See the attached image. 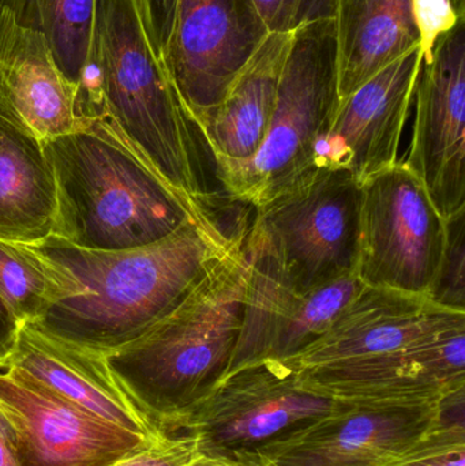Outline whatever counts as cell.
Here are the masks:
<instances>
[{
	"label": "cell",
	"instance_id": "cell-29",
	"mask_svg": "<svg viewBox=\"0 0 465 466\" xmlns=\"http://www.w3.org/2000/svg\"><path fill=\"white\" fill-rule=\"evenodd\" d=\"M268 32H292L300 0H248Z\"/></svg>",
	"mask_w": 465,
	"mask_h": 466
},
{
	"label": "cell",
	"instance_id": "cell-17",
	"mask_svg": "<svg viewBox=\"0 0 465 466\" xmlns=\"http://www.w3.org/2000/svg\"><path fill=\"white\" fill-rule=\"evenodd\" d=\"M76 104L45 37L0 7V116L48 141L81 126Z\"/></svg>",
	"mask_w": 465,
	"mask_h": 466
},
{
	"label": "cell",
	"instance_id": "cell-25",
	"mask_svg": "<svg viewBox=\"0 0 465 466\" xmlns=\"http://www.w3.org/2000/svg\"><path fill=\"white\" fill-rule=\"evenodd\" d=\"M445 244L428 298L437 306L465 312V209L445 218Z\"/></svg>",
	"mask_w": 465,
	"mask_h": 466
},
{
	"label": "cell",
	"instance_id": "cell-2",
	"mask_svg": "<svg viewBox=\"0 0 465 466\" xmlns=\"http://www.w3.org/2000/svg\"><path fill=\"white\" fill-rule=\"evenodd\" d=\"M76 116L108 117L198 218L213 216L204 141L147 35L138 0H96Z\"/></svg>",
	"mask_w": 465,
	"mask_h": 466
},
{
	"label": "cell",
	"instance_id": "cell-18",
	"mask_svg": "<svg viewBox=\"0 0 465 466\" xmlns=\"http://www.w3.org/2000/svg\"><path fill=\"white\" fill-rule=\"evenodd\" d=\"M7 369L27 375L106 423L150 440L166 437L115 380L106 356L100 353L51 339L24 325Z\"/></svg>",
	"mask_w": 465,
	"mask_h": 466
},
{
	"label": "cell",
	"instance_id": "cell-21",
	"mask_svg": "<svg viewBox=\"0 0 465 466\" xmlns=\"http://www.w3.org/2000/svg\"><path fill=\"white\" fill-rule=\"evenodd\" d=\"M56 183L45 145L0 116V240L37 244L54 235Z\"/></svg>",
	"mask_w": 465,
	"mask_h": 466
},
{
	"label": "cell",
	"instance_id": "cell-5",
	"mask_svg": "<svg viewBox=\"0 0 465 466\" xmlns=\"http://www.w3.org/2000/svg\"><path fill=\"white\" fill-rule=\"evenodd\" d=\"M338 46L333 18L292 30L264 144L251 160L216 166L229 198L254 209L305 182L316 171V149L338 111Z\"/></svg>",
	"mask_w": 465,
	"mask_h": 466
},
{
	"label": "cell",
	"instance_id": "cell-16",
	"mask_svg": "<svg viewBox=\"0 0 465 466\" xmlns=\"http://www.w3.org/2000/svg\"><path fill=\"white\" fill-rule=\"evenodd\" d=\"M464 318L428 296L365 285L314 344L286 363L308 369L390 352Z\"/></svg>",
	"mask_w": 465,
	"mask_h": 466
},
{
	"label": "cell",
	"instance_id": "cell-31",
	"mask_svg": "<svg viewBox=\"0 0 465 466\" xmlns=\"http://www.w3.org/2000/svg\"><path fill=\"white\" fill-rule=\"evenodd\" d=\"M333 10H335V0H300L297 26L316 19L332 18Z\"/></svg>",
	"mask_w": 465,
	"mask_h": 466
},
{
	"label": "cell",
	"instance_id": "cell-23",
	"mask_svg": "<svg viewBox=\"0 0 465 466\" xmlns=\"http://www.w3.org/2000/svg\"><path fill=\"white\" fill-rule=\"evenodd\" d=\"M0 293L24 325L35 322L59 295L54 266L33 244L0 240Z\"/></svg>",
	"mask_w": 465,
	"mask_h": 466
},
{
	"label": "cell",
	"instance_id": "cell-19",
	"mask_svg": "<svg viewBox=\"0 0 465 466\" xmlns=\"http://www.w3.org/2000/svg\"><path fill=\"white\" fill-rule=\"evenodd\" d=\"M291 40L292 32L269 33L223 101L197 123L215 167L246 163L264 144Z\"/></svg>",
	"mask_w": 465,
	"mask_h": 466
},
{
	"label": "cell",
	"instance_id": "cell-12",
	"mask_svg": "<svg viewBox=\"0 0 465 466\" xmlns=\"http://www.w3.org/2000/svg\"><path fill=\"white\" fill-rule=\"evenodd\" d=\"M268 35L248 0H179L163 60L196 125L223 101Z\"/></svg>",
	"mask_w": 465,
	"mask_h": 466
},
{
	"label": "cell",
	"instance_id": "cell-27",
	"mask_svg": "<svg viewBox=\"0 0 465 466\" xmlns=\"http://www.w3.org/2000/svg\"><path fill=\"white\" fill-rule=\"evenodd\" d=\"M197 457L196 440L180 432L160 438L115 466H187Z\"/></svg>",
	"mask_w": 465,
	"mask_h": 466
},
{
	"label": "cell",
	"instance_id": "cell-20",
	"mask_svg": "<svg viewBox=\"0 0 465 466\" xmlns=\"http://www.w3.org/2000/svg\"><path fill=\"white\" fill-rule=\"evenodd\" d=\"M332 18L340 100L399 57L420 48L411 0H335Z\"/></svg>",
	"mask_w": 465,
	"mask_h": 466
},
{
	"label": "cell",
	"instance_id": "cell-3",
	"mask_svg": "<svg viewBox=\"0 0 465 466\" xmlns=\"http://www.w3.org/2000/svg\"><path fill=\"white\" fill-rule=\"evenodd\" d=\"M246 229H237L228 251L168 315L106 356L115 380L166 437L179 434L231 369L248 292Z\"/></svg>",
	"mask_w": 465,
	"mask_h": 466
},
{
	"label": "cell",
	"instance_id": "cell-10",
	"mask_svg": "<svg viewBox=\"0 0 465 466\" xmlns=\"http://www.w3.org/2000/svg\"><path fill=\"white\" fill-rule=\"evenodd\" d=\"M0 410L21 466H115L158 441L106 423L13 369L0 374Z\"/></svg>",
	"mask_w": 465,
	"mask_h": 466
},
{
	"label": "cell",
	"instance_id": "cell-4",
	"mask_svg": "<svg viewBox=\"0 0 465 466\" xmlns=\"http://www.w3.org/2000/svg\"><path fill=\"white\" fill-rule=\"evenodd\" d=\"M44 145L56 183L52 236L73 246L139 248L202 220L106 116Z\"/></svg>",
	"mask_w": 465,
	"mask_h": 466
},
{
	"label": "cell",
	"instance_id": "cell-11",
	"mask_svg": "<svg viewBox=\"0 0 465 466\" xmlns=\"http://www.w3.org/2000/svg\"><path fill=\"white\" fill-rule=\"evenodd\" d=\"M414 98V130L403 163L448 218L465 209V19L423 60Z\"/></svg>",
	"mask_w": 465,
	"mask_h": 466
},
{
	"label": "cell",
	"instance_id": "cell-26",
	"mask_svg": "<svg viewBox=\"0 0 465 466\" xmlns=\"http://www.w3.org/2000/svg\"><path fill=\"white\" fill-rule=\"evenodd\" d=\"M411 8L423 60L430 57L442 35L465 19V0H411Z\"/></svg>",
	"mask_w": 465,
	"mask_h": 466
},
{
	"label": "cell",
	"instance_id": "cell-28",
	"mask_svg": "<svg viewBox=\"0 0 465 466\" xmlns=\"http://www.w3.org/2000/svg\"><path fill=\"white\" fill-rule=\"evenodd\" d=\"M139 10L144 16L147 35L153 46L163 57L168 43L179 0H138Z\"/></svg>",
	"mask_w": 465,
	"mask_h": 466
},
{
	"label": "cell",
	"instance_id": "cell-34",
	"mask_svg": "<svg viewBox=\"0 0 465 466\" xmlns=\"http://www.w3.org/2000/svg\"><path fill=\"white\" fill-rule=\"evenodd\" d=\"M269 466H276V465H269Z\"/></svg>",
	"mask_w": 465,
	"mask_h": 466
},
{
	"label": "cell",
	"instance_id": "cell-33",
	"mask_svg": "<svg viewBox=\"0 0 465 466\" xmlns=\"http://www.w3.org/2000/svg\"><path fill=\"white\" fill-rule=\"evenodd\" d=\"M187 466H232L226 464V462L217 461V460L207 459V457L198 456L190 462Z\"/></svg>",
	"mask_w": 465,
	"mask_h": 466
},
{
	"label": "cell",
	"instance_id": "cell-9",
	"mask_svg": "<svg viewBox=\"0 0 465 466\" xmlns=\"http://www.w3.org/2000/svg\"><path fill=\"white\" fill-rule=\"evenodd\" d=\"M245 247L248 258L245 318L228 374L265 359L288 361L297 358L328 330L336 315L365 287L355 273L299 293L248 226Z\"/></svg>",
	"mask_w": 465,
	"mask_h": 466
},
{
	"label": "cell",
	"instance_id": "cell-15",
	"mask_svg": "<svg viewBox=\"0 0 465 466\" xmlns=\"http://www.w3.org/2000/svg\"><path fill=\"white\" fill-rule=\"evenodd\" d=\"M422 62L420 48L409 52L340 100L317 145V168L344 169L362 185L398 163Z\"/></svg>",
	"mask_w": 465,
	"mask_h": 466
},
{
	"label": "cell",
	"instance_id": "cell-7",
	"mask_svg": "<svg viewBox=\"0 0 465 466\" xmlns=\"http://www.w3.org/2000/svg\"><path fill=\"white\" fill-rule=\"evenodd\" d=\"M297 292L358 273L360 185L344 169L318 168L256 209L248 226Z\"/></svg>",
	"mask_w": 465,
	"mask_h": 466
},
{
	"label": "cell",
	"instance_id": "cell-32",
	"mask_svg": "<svg viewBox=\"0 0 465 466\" xmlns=\"http://www.w3.org/2000/svg\"><path fill=\"white\" fill-rule=\"evenodd\" d=\"M0 466H21L16 456L13 429L2 410H0Z\"/></svg>",
	"mask_w": 465,
	"mask_h": 466
},
{
	"label": "cell",
	"instance_id": "cell-1",
	"mask_svg": "<svg viewBox=\"0 0 465 466\" xmlns=\"http://www.w3.org/2000/svg\"><path fill=\"white\" fill-rule=\"evenodd\" d=\"M235 232L227 235L215 218L188 220L164 240L123 251L79 248L49 236L33 246L54 266L59 296L26 326L109 355L168 315L228 251Z\"/></svg>",
	"mask_w": 465,
	"mask_h": 466
},
{
	"label": "cell",
	"instance_id": "cell-22",
	"mask_svg": "<svg viewBox=\"0 0 465 466\" xmlns=\"http://www.w3.org/2000/svg\"><path fill=\"white\" fill-rule=\"evenodd\" d=\"M95 5L96 0H0L21 26L45 37L60 73L76 93L89 65Z\"/></svg>",
	"mask_w": 465,
	"mask_h": 466
},
{
	"label": "cell",
	"instance_id": "cell-6",
	"mask_svg": "<svg viewBox=\"0 0 465 466\" xmlns=\"http://www.w3.org/2000/svg\"><path fill=\"white\" fill-rule=\"evenodd\" d=\"M336 405L338 400L306 386L291 364L265 359L229 372L180 432L196 440L198 456L232 466H269Z\"/></svg>",
	"mask_w": 465,
	"mask_h": 466
},
{
	"label": "cell",
	"instance_id": "cell-30",
	"mask_svg": "<svg viewBox=\"0 0 465 466\" xmlns=\"http://www.w3.org/2000/svg\"><path fill=\"white\" fill-rule=\"evenodd\" d=\"M22 326L24 323L15 317L0 293V369H7Z\"/></svg>",
	"mask_w": 465,
	"mask_h": 466
},
{
	"label": "cell",
	"instance_id": "cell-13",
	"mask_svg": "<svg viewBox=\"0 0 465 466\" xmlns=\"http://www.w3.org/2000/svg\"><path fill=\"white\" fill-rule=\"evenodd\" d=\"M303 383L347 401H429L465 389V318L390 352L298 369Z\"/></svg>",
	"mask_w": 465,
	"mask_h": 466
},
{
	"label": "cell",
	"instance_id": "cell-24",
	"mask_svg": "<svg viewBox=\"0 0 465 466\" xmlns=\"http://www.w3.org/2000/svg\"><path fill=\"white\" fill-rule=\"evenodd\" d=\"M465 389L445 397L439 423L403 459L389 466H465Z\"/></svg>",
	"mask_w": 465,
	"mask_h": 466
},
{
	"label": "cell",
	"instance_id": "cell-8",
	"mask_svg": "<svg viewBox=\"0 0 465 466\" xmlns=\"http://www.w3.org/2000/svg\"><path fill=\"white\" fill-rule=\"evenodd\" d=\"M445 227L425 186L404 163L369 177L360 185V281L428 296L444 251Z\"/></svg>",
	"mask_w": 465,
	"mask_h": 466
},
{
	"label": "cell",
	"instance_id": "cell-14",
	"mask_svg": "<svg viewBox=\"0 0 465 466\" xmlns=\"http://www.w3.org/2000/svg\"><path fill=\"white\" fill-rule=\"evenodd\" d=\"M444 399L406 402L338 400L329 415L284 448L270 465L395 464L439 423Z\"/></svg>",
	"mask_w": 465,
	"mask_h": 466
}]
</instances>
